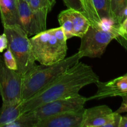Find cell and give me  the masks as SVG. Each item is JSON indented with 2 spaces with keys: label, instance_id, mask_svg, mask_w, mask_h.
Returning <instances> with one entry per match:
<instances>
[{
  "label": "cell",
  "instance_id": "21",
  "mask_svg": "<svg viewBox=\"0 0 127 127\" xmlns=\"http://www.w3.org/2000/svg\"><path fill=\"white\" fill-rule=\"evenodd\" d=\"M63 1L68 9H73L84 12L83 6L80 0H63Z\"/></svg>",
  "mask_w": 127,
  "mask_h": 127
},
{
  "label": "cell",
  "instance_id": "8",
  "mask_svg": "<svg viewBox=\"0 0 127 127\" xmlns=\"http://www.w3.org/2000/svg\"><path fill=\"white\" fill-rule=\"evenodd\" d=\"M20 26L29 36H33L45 31L48 13L43 11H35L28 2L18 0Z\"/></svg>",
  "mask_w": 127,
  "mask_h": 127
},
{
  "label": "cell",
  "instance_id": "27",
  "mask_svg": "<svg viewBox=\"0 0 127 127\" xmlns=\"http://www.w3.org/2000/svg\"><path fill=\"white\" fill-rule=\"evenodd\" d=\"M120 37H122L123 38H124V39L127 42V35H122Z\"/></svg>",
  "mask_w": 127,
  "mask_h": 127
},
{
  "label": "cell",
  "instance_id": "14",
  "mask_svg": "<svg viewBox=\"0 0 127 127\" xmlns=\"http://www.w3.org/2000/svg\"><path fill=\"white\" fill-rule=\"evenodd\" d=\"M21 103L2 102L0 107V127H6L21 115Z\"/></svg>",
  "mask_w": 127,
  "mask_h": 127
},
{
  "label": "cell",
  "instance_id": "28",
  "mask_svg": "<svg viewBox=\"0 0 127 127\" xmlns=\"http://www.w3.org/2000/svg\"><path fill=\"white\" fill-rule=\"evenodd\" d=\"M23 1H26V2H29V0H23Z\"/></svg>",
  "mask_w": 127,
  "mask_h": 127
},
{
  "label": "cell",
  "instance_id": "26",
  "mask_svg": "<svg viewBox=\"0 0 127 127\" xmlns=\"http://www.w3.org/2000/svg\"><path fill=\"white\" fill-rule=\"evenodd\" d=\"M126 18H127V6L125 7V8L124 9V11H123L122 13L120 20V24H121L123 22V21H124Z\"/></svg>",
  "mask_w": 127,
  "mask_h": 127
},
{
  "label": "cell",
  "instance_id": "16",
  "mask_svg": "<svg viewBox=\"0 0 127 127\" xmlns=\"http://www.w3.org/2000/svg\"><path fill=\"white\" fill-rule=\"evenodd\" d=\"M58 20L60 27H62L64 32L66 39H70L73 37H74L73 24L69 17L68 9L61 11L58 16Z\"/></svg>",
  "mask_w": 127,
  "mask_h": 127
},
{
  "label": "cell",
  "instance_id": "13",
  "mask_svg": "<svg viewBox=\"0 0 127 127\" xmlns=\"http://www.w3.org/2000/svg\"><path fill=\"white\" fill-rule=\"evenodd\" d=\"M72 21L74 37L81 38L91 25L85 14L73 9H67Z\"/></svg>",
  "mask_w": 127,
  "mask_h": 127
},
{
  "label": "cell",
  "instance_id": "25",
  "mask_svg": "<svg viewBox=\"0 0 127 127\" xmlns=\"http://www.w3.org/2000/svg\"><path fill=\"white\" fill-rule=\"evenodd\" d=\"M119 127H127V115L122 116Z\"/></svg>",
  "mask_w": 127,
  "mask_h": 127
},
{
  "label": "cell",
  "instance_id": "5",
  "mask_svg": "<svg viewBox=\"0 0 127 127\" xmlns=\"http://www.w3.org/2000/svg\"><path fill=\"white\" fill-rule=\"evenodd\" d=\"M119 37V25L107 26L91 24L81 38L80 47L78 52L82 58H99L104 54L110 42Z\"/></svg>",
  "mask_w": 127,
  "mask_h": 127
},
{
  "label": "cell",
  "instance_id": "15",
  "mask_svg": "<svg viewBox=\"0 0 127 127\" xmlns=\"http://www.w3.org/2000/svg\"><path fill=\"white\" fill-rule=\"evenodd\" d=\"M94 9L102 24H115L112 20L109 0H92Z\"/></svg>",
  "mask_w": 127,
  "mask_h": 127
},
{
  "label": "cell",
  "instance_id": "22",
  "mask_svg": "<svg viewBox=\"0 0 127 127\" xmlns=\"http://www.w3.org/2000/svg\"><path fill=\"white\" fill-rule=\"evenodd\" d=\"M8 46L7 38L6 35L4 33H2L0 35V53L3 52L4 50L7 49Z\"/></svg>",
  "mask_w": 127,
  "mask_h": 127
},
{
  "label": "cell",
  "instance_id": "23",
  "mask_svg": "<svg viewBox=\"0 0 127 127\" xmlns=\"http://www.w3.org/2000/svg\"><path fill=\"white\" fill-rule=\"evenodd\" d=\"M122 97V102L121 105L115 111V112L118 113V114L127 112V94L125 95H123Z\"/></svg>",
  "mask_w": 127,
  "mask_h": 127
},
{
  "label": "cell",
  "instance_id": "11",
  "mask_svg": "<svg viewBox=\"0 0 127 127\" xmlns=\"http://www.w3.org/2000/svg\"><path fill=\"white\" fill-rule=\"evenodd\" d=\"M85 108L61 113L43 119L34 127H81Z\"/></svg>",
  "mask_w": 127,
  "mask_h": 127
},
{
  "label": "cell",
  "instance_id": "17",
  "mask_svg": "<svg viewBox=\"0 0 127 127\" xmlns=\"http://www.w3.org/2000/svg\"><path fill=\"white\" fill-rule=\"evenodd\" d=\"M111 19L115 24L120 25L122 13L127 6V0H109Z\"/></svg>",
  "mask_w": 127,
  "mask_h": 127
},
{
  "label": "cell",
  "instance_id": "24",
  "mask_svg": "<svg viewBox=\"0 0 127 127\" xmlns=\"http://www.w3.org/2000/svg\"><path fill=\"white\" fill-rule=\"evenodd\" d=\"M120 37L123 35H127V18L125 19L121 24L119 25Z\"/></svg>",
  "mask_w": 127,
  "mask_h": 127
},
{
  "label": "cell",
  "instance_id": "2",
  "mask_svg": "<svg viewBox=\"0 0 127 127\" xmlns=\"http://www.w3.org/2000/svg\"><path fill=\"white\" fill-rule=\"evenodd\" d=\"M67 40L61 27L50 29L30 38L32 54L40 64L50 65L66 58Z\"/></svg>",
  "mask_w": 127,
  "mask_h": 127
},
{
  "label": "cell",
  "instance_id": "18",
  "mask_svg": "<svg viewBox=\"0 0 127 127\" xmlns=\"http://www.w3.org/2000/svg\"><path fill=\"white\" fill-rule=\"evenodd\" d=\"M83 6L84 12L90 21L92 25L99 26L102 24L101 21L98 17L96 12L94 9L92 0H80Z\"/></svg>",
  "mask_w": 127,
  "mask_h": 127
},
{
  "label": "cell",
  "instance_id": "1",
  "mask_svg": "<svg viewBox=\"0 0 127 127\" xmlns=\"http://www.w3.org/2000/svg\"><path fill=\"white\" fill-rule=\"evenodd\" d=\"M99 81V76L92 66L77 62L37 94L21 102V114L45 103L77 95L84 87Z\"/></svg>",
  "mask_w": 127,
  "mask_h": 127
},
{
  "label": "cell",
  "instance_id": "10",
  "mask_svg": "<svg viewBox=\"0 0 127 127\" xmlns=\"http://www.w3.org/2000/svg\"><path fill=\"white\" fill-rule=\"evenodd\" d=\"M96 85L97 91L94 95L88 97V100H100L111 97H122L127 94V74L107 82L99 81Z\"/></svg>",
  "mask_w": 127,
  "mask_h": 127
},
{
  "label": "cell",
  "instance_id": "3",
  "mask_svg": "<svg viewBox=\"0 0 127 127\" xmlns=\"http://www.w3.org/2000/svg\"><path fill=\"white\" fill-rule=\"evenodd\" d=\"M81 58L78 52L55 64H36L22 76V102L37 94Z\"/></svg>",
  "mask_w": 127,
  "mask_h": 127
},
{
  "label": "cell",
  "instance_id": "19",
  "mask_svg": "<svg viewBox=\"0 0 127 127\" xmlns=\"http://www.w3.org/2000/svg\"><path fill=\"white\" fill-rule=\"evenodd\" d=\"M56 3V0H29V5L35 11H43L49 13Z\"/></svg>",
  "mask_w": 127,
  "mask_h": 127
},
{
  "label": "cell",
  "instance_id": "29",
  "mask_svg": "<svg viewBox=\"0 0 127 127\" xmlns=\"http://www.w3.org/2000/svg\"><path fill=\"white\" fill-rule=\"evenodd\" d=\"M126 74H127V73H126Z\"/></svg>",
  "mask_w": 127,
  "mask_h": 127
},
{
  "label": "cell",
  "instance_id": "7",
  "mask_svg": "<svg viewBox=\"0 0 127 127\" xmlns=\"http://www.w3.org/2000/svg\"><path fill=\"white\" fill-rule=\"evenodd\" d=\"M22 76L17 70L9 69L0 56V95L2 102H22Z\"/></svg>",
  "mask_w": 127,
  "mask_h": 127
},
{
  "label": "cell",
  "instance_id": "9",
  "mask_svg": "<svg viewBox=\"0 0 127 127\" xmlns=\"http://www.w3.org/2000/svg\"><path fill=\"white\" fill-rule=\"evenodd\" d=\"M122 116L106 105L85 109L81 127H119Z\"/></svg>",
  "mask_w": 127,
  "mask_h": 127
},
{
  "label": "cell",
  "instance_id": "4",
  "mask_svg": "<svg viewBox=\"0 0 127 127\" xmlns=\"http://www.w3.org/2000/svg\"><path fill=\"white\" fill-rule=\"evenodd\" d=\"M87 101L88 97L79 94L53 100L21 114L14 122L6 127H34L38 122L49 117L83 109Z\"/></svg>",
  "mask_w": 127,
  "mask_h": 127
},
{
  "label": "cell",
  "instance_id": "6",
  "mask_svg": "<svg viewBox=\"0 0 127 127\" xmlns=\"http://www.w3.org/2000/svg\"><path fill=\"white\" fill-rule=\"evenodd\" d=\"M4 33L8 42L7 48L16 59L17 71L24 75L36 65L31 48L30 38L19 25L4 26Z\"/></svg>",
  "mask_w": 127,
  "mask_h": 127
},
{
  "label": "cell",
  "instance_id": "20",
  "mask_svg": "<svg viewBox=\"0 0 127 127\" xmlns=\"http://www.w3.org/2000/svg\"><path fill=\"white\" fill-rule=\"evenodd\" d=\"M3 61L4 64L9 69L12 70H17V64L16 59L12 53L8 48L3 54Z\"/></svg>",
  "mask_w": 127,
  "mask_h": 127
},
{
  "label": "cell",
  "instance_id": "12",
  "mask_svg": "<svg viewBox=\"0 0 127 127\" xmlns=\"http://www.w3.org/2000/svg\"><path fill=\"white\" fill-rule=\"evenodd\" d=\"M0 16L3 27L20 26L18 0H0Z\"/></svg>",
  "mask_w": 127,
  "mask_h": 127
}]
</instances>
